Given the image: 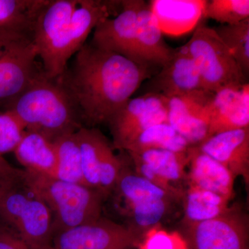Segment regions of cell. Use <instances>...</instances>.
<instances>
[{
  "mask_svg": "<svg viewBox=\"0 0 249 249\" xmlns=\"http://www.w3.org/2000/svg\"><path fill=\"white\" fill-rule=\"evenodd\" d=\"M17 183H19L15 182L11 180L4 179V178H0V206L8 192Z\"/></svg>",
  "mask_w": 249,
  "mask_h": 249,
  "instance_id": "36",
  "label": "cell"
},
{
  "mask_svg": "<svg viewBox=\"0 0 249 249\" xmlns=\"http://www.w3.org/2000/svg\"><path fill=\"white\" fill-rule=\"evenodd\" d=\"M196 62L205 90L217 92L249 83L225 44L213 28L199 24L186 44Z\"/></svg>",
  "mask_w": 249,
  "mask_h": 249,
  "instance_id": "4",
  "label": "cell"
},
{
  "mask_svg": "<svg viewBox=\"0 0 249 249\" xmlns=\"http://www.w3.org/2000/svg\"><path fill=\"white\" fill-rule=\"evenodd\" d=\"M0 219L29 249L52 247L53 235L50 210L22 183L15 185L5 196L0 206Z\"/></svg>",
  "mask_w": 249,
  "mask_h": 249,
  "instance_id": "5",
  "label": "cell"
},
{
  "mask_svg": "<svg viewBox=\"0 0 249 249\" xmlns=\"http://www.w3.org/2000/svg\"><path fill=\"white\" fill-rule=\"evenodd\" d=\"M9 110L26 130L42 134L52 142L84 127L78 106L61 80L58 76H47L45 71Z\"/></svg>",
  "mask_w": 249,
  "mask_h": 249,
  "instance_id": "2",
  "label": "cell"
},
{
  "mask_svg": "<svg viewBox=\"0 0 249 249\" xmlns=\"http://www.w3.org/2000/svg\"><path fill=\"white\" fill-rule=\"evenodd\" d=\"M150 3L141 0L137 14V51L142 63L162 67L173 56L175 49L163 38Z\"/></svg>",
  "mask_w": 249,
  "mask_h": 249,
  "instance_id": "19",
  "label": "cell"
},
{
  "mask_svg": "<svg viewBox=\"0 0 249 249\" xmlns=\"http://www.w3.org/2000/svg\"><path fill=\"white\" fill-rule=\"evenodd\" d=\"M163 34L182 35L196 27L204 15V0H153L149 1Z\"/></svg>",
  "mask_w": 249,
  "mask_h": 249,
  "instance_id": "20",
  "label": "cell"
},
{
  "mask_svg": "<svg viewBox=\"0 0 249 249\" xmlns=\"http://www.w3.org/2000/svg\"><path fill=\"white\" fill-rule=\"evenodd\" d=\"M191 249H249L248 214L237 206L219 217L185 226Z\"/></svg>",
  "mask_w": 249,
  "mask_h": 249,
  "instance_id": "7",
  "label": "cell"
},
{
  "mask_svg": "<svg viewBox=\"0 0 249 249\" xmlns=\"http://www.w3.org/2000/svg\"><path fill=\"white\" fill-rule=\"evenodd\" d=\"M122 9V1L79 0L71 19L43 67L47 76L55 78L64 73L69 60L86 43L98 24L114 17Z\"/></svg>",
  "mask_w": 249,
  "mask_h": 249,
  "instance_id": "6",
  "label": "cell"
},
{
  "mask_svg": "<svg viewBox=\"0 0 249 249\" xmlns=\"http://www.w3.org/2000/svg\"><path fill=\"white\" fill-rule=\"evenodd\" d=\"M168 199H153L131 206L132 221L128 227L140 236L160 224L169 210Z\"/></svg>",
  "mask_w": 249,
  "mask_h": 249,
  "instance_id": "29",
  "label": "cell"
},
{
  "mask_svg": "<svg viewBox=\"0 0 249 249\" xmlns=\"http://www.w3.org/2000/svg\"><path fill=\"white\" fill-rule=\"evenodd\" d=\"M114 190L124 196L130 206L153 199H178L171 193L147 181L124 164Z\"/></svg>",
  "mask_w": 249,
  "mask_h": 249,
  "instance_id": "26",
  "label": "cell"
},
{
  "mask_svg": "<svg viewBox=\"0 0 249 249\" xmlns=\"http://www.w3.org/2000/svg\"><path fill=\"white\" fill-rule=\"evenodd\" d=\"M59 76L76 102L83 126L108 124L142 82L151 67L86 42Z\"/></svg>",
  "mask_w": 249,
  "mask_h": 249,
  "instance_id": "1",
  "label": "cell"
},
{
  "mask_svg": "<svg viewBox=\"0 0 249 249\" xmlns=\"http://www.w3.org/2000/svg\"><path fill=\"white\" fill-rule=\"evenodd\" d=\"M24 170L14 168L9 162L0 156V178L11 180L15 182L21 183Z\"/></svg>",
  "mask_w": 249,
  "mask_h": 249,
  "instance_id": "35",
  "label": "cell"
},
{
  "mask_svg": "<svg viewBox=\"0 0 249 249\" xmlns=\"http://www.w3.org/2000/svg\"><path fill=\"white\" fill-rule=\"evenodd\" d=\"M149 92L167 98L204 89L199 70L186 45L175 49L169 61L149 82Z\"/></svg>",
  "mask_w": 249,
  "mask_h": 249,
  "instance_id": "13",
  "label": "cell"
},
{
  "mask_svg": "<svg viewBox=\"0 0 249 249\" xmlns=\"http://www.w3.org/2000/svg\"><path fill=\"white\" fill-rule=\"evenodd\" d=\"M196 146L249 184V127L219 132Z\"/></svg>",
  "mask_w": 249,
  "mask_h": 249,
  "instance_id": "15",
  "label": "cell"
},
{
  "mask_svg": "<svg viewBox=\"0 0 249 249\" xmlns=\"http://www.w3.org/2000/svg\"><path fill=\"white\" fill-rule=\"evenodd\" d=\"M123 166L124 163L115 155L110 142H108L103 147L98 166V191L103 195L105 199L115 189Z\"/></svg>",
  "mask_w": 249,
  "mask_h": 249,
  "instance_id": "31",
  "label": "cell"
},
{
  "mask_svg": "<svg viewBox=\"0 0 249 249\" xmlns=\"http://www.w3.org/2000/svg\"><path fill=\"white\" fill-rule=\"evenodd\" d=\"M140 237L128 226L101 217L56 234L50 249H132Z\"/></svg>",
  "mask_w": 249,
  "mask_h": 249,
  "instance_id": "10",
  "label": "cell"
},
{
  "mask_svg": "<svg viewBox=\"0 0 249 249\" xmlns=\"http://www.w3.org/2000/svg\"><path fill=\"white\" fill-rule=\"evenodd\" d=\"M231 52L237 65L248 78L249 74V18L234 24L213 28Z\"/></svg>",
  "mask_w": 249,
  "mask_h": 249,
  "instance_id": "28",
  "label": "cell"
},
{
  "mask_svg": "<svg viewBox=\"0 0 249 249\" xmlns=\"http://www.w3.org/2000/svg\"><path fill=\"white\" fill-rule=\"evenodd\" d=\"M191 145L168 122L154 124L144 130L125 148L126 152L160 149L177 153L188 151Z\"/></svg>",
  "mask_w": 249,
  "mask_h": 249,
  "instance_id": "25",
  "label": "cell"
},
{
  "mask_svg": "<svg viewBox=\"0 0 249 249\" xmlns=\"http://www.w3.org/2000/svg\"><path fill=\"white\" fill-rule=\"evenodd\" d=\"M85 185L98 191V166L103 147L109 141L96 127H83L76 132Z\"/></svg>",
  "mask_w": 249,
  "mask_h": 249,
  "instance_id": "24",
  "label": "cell"
},
{
  "mask_svg": "<svg viewBox=\"0 0 249 249\" xmlns=\"http://www.w3.org/2000/svg\"><path fill=\"white\" fill-rule=\"evenodd\" d=\"M48 0H0V53L18 44L33 42L34 24Z\"/></svg>",
  "mask_w": 249,
  "mask_h": 249,
  "instance_id": "14",
  "label": "cell"
},
{
  "mask_svg": "<svg viewBox=\"0 0 249 249\" xmlns=\"http://www.w3.org/2000/svg\"><path fill=\"white\" fill-rule=\"evenodd\" d=\"M249 127V84L228 87L214 93L209 137L219 132Z\"/></svg>",
  "mask_w": 249,
  "mask_h": 249,
  "instance_id": "16",
  "label": "cell"
},
{
  "mask_svg": "<svg viewBox=\"0 0 249 249\" xmlns=\"http://www.w3.org/2000/svg\"><path fill=\"white\" fill-rule=\"evenodd\" d=\"M187 165L190 187L213 192L231 200L236 178L230 170L199 151L196 146L190 147Z\"/></svg>",
  "mask_w": 249,
  "mask_h": 249,
  "instance_id": "18",
  "label": "cell"
},
{
  "mask_svg": "<svg viewBox=\"0 0 249 249\" xmlns=\"http://www.w3.org/2000/svg\"><path fill=\"white\" fill-rule=\"evenodd\" d=\"M188 151L177 153L160 149H147L127 152L129 158L145 163L160 178L178 188L175 183H179L186 178L185 168L188 164Z\"/></svg>",
  "mask_w": 249,
  "mask_h": 249,
  "instance_id": "23",
  "label": "cell"
},
{
  "mask_svg": "<svg viewBox=\"0 0 249 249\" xmlns=\"http://www.w3.org/2000/svg\"><path fill=\"white\" fill-rule=\"evenodd\" d=\"M14 152L24 170L56 178L58 159L55 143L42 134L26 130Z\"/></svg>",
  "mask_w": 249,
  "mask_h": 249,
  "instance_id": "21",
  "label": "cell"
},
{
  "mask_svg": "<svg viewBox=\"0 0 249 249\" xmlns=\"http://www.w3.org/2000/svg\"><path fill=\"white\" fill-rule=\"evenodd\" d=\"M34 42L18 44L0 53V112L9 110L42 72Z\"/></svg>",
  "mask_w": 249,
  "mask_h": 249,
  "instance_id": "9",
  "label": "cell"
},
{
  "mask_svg": "<svg viewBox=\"0 0 249 249\" xmlns=\"http://www.w3.org/2000/svg\"><path fill=\"white\" fill-rule=\"evenodd\" d=\"M203 18L214 19L222 24H234L249 18V0L206 1Z\"/></svg>",
  "mask_w": 249,
  "mask_h": 249,
  "instance_id": "30",
  "label": "cell"
},
{
  "mask_svg": "<svg viewBox=\"0 0 249 249\" xmlns=\"http://www.w3.org/2000/svg\"><path fill=\"white\" fill-rule=\"evenodd\" d=\"M140 1L141 0L122 1L120 12L114 17L107 18L98 24L93 30L92 40L90 42L98 48L114 52L137 63L145 65L137 51V14Z\"/></svg>",
  "mask_w": 249,
  "mask_h": 249,
  "instance_id": "12",
  "label": "cell"
},
{
  "mask_svg": "<svg viewBox=\"0 0 249 249\" xmlns=\"http://www.w3.org/2000/svg\"><path fill=\"white\" fill-rule=\"evenodd\" d=\"M0 249H29V248L11 227L2 222L0 224Z\"/></svg>",
  "mask_w": 249,
  "mask_h": 249,
  "instance_id": "33",
  "label": "cell"
},
{
  "mask_svg": "<svg viewBox=\"0 0 249 249\" xmlns=\"http://www.w3.org/2000/svg\"><path fill=\"white\" fill-rule=\"evenodd\" d=\"M143 249H175V240L163 231L150 232L144 245Z\"/></svg>",
  "mask_w": 249,
  "mask_h": 249,
  "instance_id": "34",
  "label": "cell"
},
{
  "mask_svg": "<svg viewBox=\"0 0 249 249\" xmlns=\"http://www.w3.org/2000/svg\"><path fill=\"white\" fill-rule=\"evenodd\" d=\"M184 226L191 225L219 217L229 209V201L213 192L190 187L183 196Z\"/></svg>",
  "mask_w": 249,
  "mask_h": 249,
  "instance_id": "22",
  "label": "cell"
},
{
  "mask_svg": "<svg viewBox=\"0 0 249 249\" xmlns=\"http://www.w3.org/2000/svg\"><path fill=\"white\" fill-rule=\"evenodd\" d=\"M79 0H48L34 24L33 42L44 65L66 29Z\"/></svg>",
  "mask_w": 249,
  "mask_h": 249,
  "instance_id": "17",
  "label": "cell"
},
{
  "mask_svg": "<svg viewBox=\"0 0 249 249\" xmlns=\"http://www.w3.org/2000/svg\"><path fill=\"white\" fill-rule=\"evenodd\" d=\"M54 143L58 159L56 178L85 186L76 132L60 137Z\"/></svg>",
  "mask_w": 249,
  "mask_h": 249,
  "instance_id": "27",
  "label": "cell"
},
{
  "mask_svg": "<svg viewBox=\"0 0 249 249\" xmlns=\"http://www.w3.org/2000/svg\"><path fill=\"white\" fill-rule=\"evenodd\" d=\"M168 98L160 93L147 92L131 98L108 123L113 145L124 150L144 130L154 124L167 122Z\"/></svg>",
  "mask_w": 249,
  "mask_h": 249,
  "instance_id": "8",
  "label": "cell"
},
{
  "mask_svg": "<svg viewBox=\"0 0 249 249\" xmlns=\"http://www.w3.org/2000/svg\"><path fill=\"white\" fill-rule=\"evenodd\" d=\"M214 92L200 89L168 98V123L191 146L209 137Z\"/></svg>",
  "mask_w": 249,
  "mask_h": 249,
  "instance_id": "11",
  "label": "cell"
},
{
  "mask_svg": "<svg viewBox=\"0 0 249 249\" xmlns=\"http://www.w3.org/2000/svg\"><path fill=\"white\" fill-rule=\"evenodd\" d=\"M26 129L12 111L0 112V156L14 152Z\"/></svg>",
  "mask_w": 249,
  "mask_h": 249,
  "instance_id": "32",
  "label": "cell"
},
{
  "mask_svg": "<svg viewBox=\"0 0 249 249\" xmlns=\"http://www.w3.org/2000/svg\"><path fill=\"white\" fill-rule=\"evenodd\" d=\"M21 183L48 206L53 237L102 217L105 198L96 190L27 170L23 172Z\"/></svg>",
  "mask_w": 249,
  "mask_h": 249,
  "instance_id": "3",
  "label": "cell"
}]
</instances>
